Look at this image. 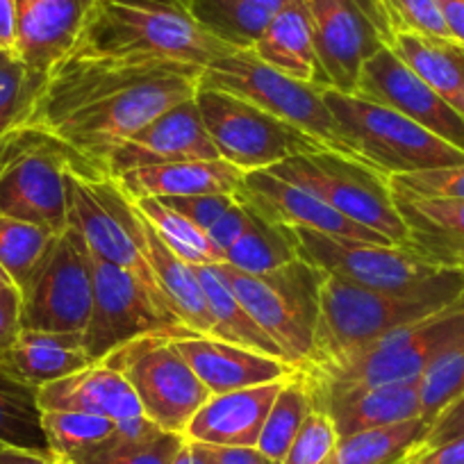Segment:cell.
<instances>
[{
    "label": "cell",
    "mask_w": 464,
    "mask_h": 464,
    "mask_svg": "<svg viewBox=\"0 0 464 464\" xmlns=\"http://www.w3.org/2000/svg\"><path fill=\"white\" fill-rule=\"evenodd\" d=\"M51 455L57 459H73L84 450L110 440L116 430V421L87 412H42Z\"/></svg>",
    "instance_id": "40"
},
{
    "label": "cell",
    "mask_w": 464,
    "mask_h": 464,
    "mask_svg": "<svg viewBox=\"0 0 464 464\" xmlns=\"http://www.w3.org/2000/svg\"><path fill=\"white\" fill-rule=\"evenodd\" d=\"M196 274H198L209 312H212L214 324H217L218 339L239 343V346H246L251 351H257V353L283 358L278 343L260 328V324L253 319L251 312L242 305L235 292L214 271V266H196Z\"/></svg>",
    "instance_id": "34"
},
{
    "label": "cell",
    "mask_w": 464,
    "mask_h": 464,
    "mask_svg": "<svg viewBox=\"0 0 464 464\" xmlns=\"http://www.w3.org/2000/svg\"><path fill=\"white\" fill-rule=\"evenodd\" d=\"M212 266L260 328L278 343L283 358L292 367H305L314 353L324 271L301 257L260 276L242 274L230 265Z\"/></svg>",
    "instance_id": "6"
},
{
    "label": "cell",
    "mask_w": 464,
    "mask_h": 464,
    "mask_svg": "<svg viewBox=\"0 0 464 464\" xmlns=\"http://www.w3.org/2000/svg\"><path fill=\"white\" fill-rule=\"evenodd\" d=\"M217 464H278L256 446H212Z\"/></svg>",
    "instance_id": "51"
},
{
    "label": "cell",
    "mask_w": 464,
    "mask_h": 464,
    "mask_svg": "<svg viewBox=\"0 0 464 464\" xmlns=\"http://www.w3.org/2000/svg\"><path fill=\"white\" fill-rule=\"evenodd\" d=\"M196 102L221 160L244 173L271 169L298 155L328 150L303 130L235 93L198 84Z\"/></svg>",
    "instance_id": "11"
},
{
    "label": "cell",
    "mask_w": 464,
    "mask_h": 464,
    "mask_svg": "<svg viewBox=\"0 0 464 464\" xmlns=\"http://www.w3.org/2000/svg\"><path fill=\"white\" fill-rule=\"evenodd\" d=\"M294 260H298V242L292 227L266 221L260 214L246 235L226 251V265L251 276L269 274Z\"/></svg>",
    "instance_id": "37"
},
{
    "label": "cell",
    "mask_w": 464,
    "mask_h": 464,
    "mask_svg": "<svg viewBox=\"0 0 464 464\" xmlns=\"http://www.w3.org/2000/svg\"><path fill=\"white\" fill-rule=\"evenodd\" d=\"M256 209L248 208V205L237 196V200H235V203L218 217V221L208 230L209 239L226 253L232 244L246 235L248 227L256 223Z\"/></svg>",
    "instance_id": "47"
},
{
    "label": "cell",
    "mask_w": 464,
    "mask_h": 464,
    "mask_svg": "<svg viewBox=\"0 0 464 464\" xmlns=\"http://www.w3.org/2000/svg\"><path fill=\"white\" fill-rule=\"evenodd\" d=\"M189 446H191V464H217L212 446L200 444V441H189Z\"/></svg>",
    "instance_id": "55"
},
{
    "label": "cell",
    "mask_w": 464,
    "mask_h": 464,
    "mask_svg": "<svg viewBox=\"0 0 464 464\" xmlns=\"http://www.w3.org/2000/svg\"><path fill=\"white\" fill-rule=\"evenodd\" d=\"M312 399H314V408L324 410L333 419L339 437L394 426V423L421 417L419 378L417 381L364 387V390H312Z\"/></svg>",
    "instance_id": "22"
},
{
    "label": "cell",
    "mask_w": 464,
    "mask_h": 464,
    "mask_svg": "<svg viewBox=\"0 0 464 464\" xmlns=\"http://www.w3.org/2000/svg\"><path fill=\"white\" fill-rule=\"evenodd\" d=\"M426 432L428 421L419 417L339 437L333 453L321 464H405L421 449Z\"/></svg>",
    "instance_id": "33"
},
{
    "label": "cell",
    "mask_w": 464,
    "mask_h": 464,
    "mask_svg": "<svg viewBox=\"0 0 464 464\" xmlns=\"http://www.w3.org/2000/svg\"><path fill=\"white\" fill-rule=\"evenodd\" d=\"M3 285H14L10 280V276L5 274V269H3V266H0V287H3Z\"/></svg>",
    "instance_id": "57"
},
{
    "label": "cell",
    "mask_w": 464,
    "mask_h": 464,
    "mask_svg": "<svg viewBox=\"0 0 464 464\" xmlns=\"http://www.w3.org/2000/svg\"><path fill=\"white\" fill-rule=\"evenodd\" d=\"M385 5L394 21L396 33L405 30V33L450 39L441 16L440 0H385Z\"/></svg>",
    "instance_id": "45"
},
{
    "label": "cell",
    "mask_w": 464,
    "mask_h": 464,
    "mask_svg": "<svg viewBox=\"0 0 464 464\" xmlns=\"http://www.w3.org/2000/svg\"><path fill=\"white\" fill-rule=\"evenodd\" d=\"M353 96L392 107L432 135L464 150V116L437 96L390 46L381 48L364 62Z\"/></svg>",
    "instance_id": "17"
},
{
    "label": "cell",
    "mask_w": 464,
    "mask_h": 464,
    "mask_svg": "<svg viewBox=\"0 0 464 464\" xmlns=\"http://www.w3.org/2000/svg\"><path fill=\"white\" fill-rule=\"evenodd\" d=\"M191 160H221L212 137L205 130L196 96L162 111L141 130L114 146L105 160V171L110 178H116L132 169Z\"/></svg>",
    "instance_id": "18"
},
{
    "label": "cell",
    "mask_w": 464,
    "mask_h": 464,
    "mask_svg": "<svg viewBox=\"0 0 464 464\" xmlns=\"http://www.w3.org/2000/svg\"><path fill=\"white\" fill-rule=\"evenodd\" d=\"M387 187L394 198L464 200V164L390 176Z\"/></svg>",
    "instance_id": "43"
},
{
    "label": "cell",
    "mask_w": 464,
    "mask_h": 464,
    "mask_svg": "<svg viewBox=\"0 0 464 464\" xmlns=\"http://www.w3.org/2000/svg\"><path fill=\"white\" fill-rule=\"evenodd\" d=\"M89 364L96 362L89 358L82 333L21 330L14 343L0 355V372L37 390Z\"/></svg>",
    "instance_id": "27"
},
{
    "label": "cell",
    "mask_w": 464,
    "mask_h": 464,
    "mask_svg": "<svg viewBox=\"0 0 464 464\" xmlns=\"http://www.w3.org/2000/svg\"><path fill=\"white\" fill-rule=\"evenodd\" d=\"M319 87L355 93L364 62L396 34L385 0H307Z\"/></svg>",
    "instance_id": "13"
},
{
    "label": "cell",
    "mask_w": 464,
    "mask_h": 464,
    "mask_svg": "<svg viewBox=\"0 0 464 464\" xmlns=\"http://www.w3.org/2000/svg\"><path fill=\"white\" fill-rule=\"evenodd\" d=\"M239 198L256 209L262 218L278 226L289 227H310V230L334 235V237L364 239V242L392 244L390 239L351 221L348 217L339 214L324 200L316 198L310 191L283 180L269 169L262 171L244 173V182L237 191Z\"/></svg>",
    "instance_id": "19"
},
{
    "label": "cell",
    "mask_w": 464,
    "mask_h": 464,
    "mask_svg": "<svg viewBox=\"0 0 464 464\" xmlns=\"http://www.w3.org/2000/svg\"><path fill=\"white\" fill-rule=\"evenodd\" d=\"M287 0H185L187 10L214 37L253 48Z\"/></svg>",
    "instance_id": "32"
},
{
    "label": "cell",
    "mask_w": 464,
    "mask_h": 464,
    "mask_svg": "<svg viewBox=\"0 0 464 464\" xmlns=\"http://www.w3.org/2000/svg\"><path fill=\"white\" fill-rule=\"evenodd\" d=\"M421 419L430 426L437 414L464 394V343L450 348L419 378Z\"/></svg>",
    "instance_id": "42"
},
{
    "label": "cell",
    "mask_w": 464,
    "mask_h": 464,
    "mask_svg": "<svg viewBox=\"0 0 464 464\" xmlns=\"http://www.w3.org/2000/svg\"><path fill=\"white\" fill-rule=\"evenodd\" d=\"M102 362L128 378L146 417L167 432L185 435L194 414L212 396L171 334H146L116 348Z\"/></svg>",
    "instance_id": "12"
},
{
    "label": "cell",
    "mask_w": 464,
    "mask_h": 464,
    "mask_svg": "<svg viewBox=\"0 0 464 464\" xmlns=\"http://www.w3.org/2000/svg\"><path fill=\"white\" fill-rule=\"evenodd\" d=\"M16 0H0V48L14 51L16 46Z\"/></svg>",
    "instance_id": "52"
},
{
    "label": "cell",
    "mask_w": 464,
    "mask_h": 464,
    "mask_svg": "<svg viewBox=\"0 0 464 464\" xmlns=\"http://www.w3.org/2000/svg\"><path fill=\"white\" fill-rule=\"evenodd\" d=\"M464 435V394L458 396L450 405H446L435 421L428 426L426 440H423L421 449H432V446L446 444L450 440H458Z\"/></svg>",
    "instance_id": "48"
},
{
    "label": "cell",
    "mask_w": 464,
    "mask_h": 464,
    "mask_svg": "<svg viewBox=\"0 0 464 464\" xmlns=\"http://www.w3.org/2000/svg\"><path fill=\"white\" fill-rule=\"evenodd\" d=\"M200 84L235 93L274 114L280 121L303 130L324 149L362 162L343 137L330 107L325 105L324 89L289 78L283 71L265 64L251 48L232 53L209 64L200 75Z\"/></svg>",
    "instance_id": "9"
},
{
    "label": "cell",
    "mask_w": 464,
    "mask_h": 464,
    "mask_svg": "<svg viewBox=\"0 0 464 464\" xmlns=\"http://www.w3.org/2000/svg\"><path fill=\"white\" fill-rule=\"evenodd\" d=\"M203 71L200 66H176L135 87L98 98L62 116L60 121L48 126L46 130L64 140L89 162L105 171V160L114 146L141 130L162 111L196 96Z\"/></svg>",
    "instance_id": "5"
},
{
    "label": "cell",
    "mask_w": 464,
    "mask_h": 464,
    "mask_svg": "<svg viewBox=\"0 0 464 464\" xmlns=\"http://www.w3.org/2000/svg\"><path fill=\"white\" fill-rule=\"evenodd\" d=\"M459 343H464V292L441 310L382 334L358 353L298 372L305 373L314 392L417 381L432 362Z\"/></svg>",
    "instance_id": "4"
},
{
    "label": "cell",
    "mask_w": 464,
    "mask_h": 464,
    "mask_svg": "<svg viewBox=\"0 0 464 464\" xmlns=\"http://www.w3.org/2000/svg\"><path fill=\"white\" fill-rule=\"evenodd\" d=\"M78 48L130 60H167L208 69L242 51L214 37L185 0H98Z\"/></svg>",
    "instance_id": "2"
},
{
    "label": "cell",
    "mask_w": 464,
    "mask_h": 464,
    "mask_svg": "<svg viewBox=\"0 0 464 464\" xmlns=\"http://www.w3.org/2000/svg\"><path fill=\"white\" fill-rule=\"evenodd\" d=\"M298 257L324 274L382 292H417L446 274L410 246L334 237L310 227H292Z\"/></svg>",
    "instance_id": "15"
},
{
    "label": "cell",
    "mask_w": 464,
    "mask_h": 464,
    "mask_svg": "<svg viewBox=\"0 0 464 464\" xmlns=\"http://www.w3.org/2000/svg\"><path fill=\"white\" fill-rule=\"evenodd\" d=\"M146 334H196L178 319L169 316L149 289L121 266L93 257V301L84 346L92 362H102L116 348L126 346Z\"/></svg>",
    "instance_id": "16"
},
{
    "label": "cell",
    "mask_w": 464,
    "mask_h": 464,
    "mask_svg": "<svg viewBox=\"0 0 464 464\" xmlns=\"http://www.w3.org/2000/svg\"><path fill=\"white\" fill-rule=\"evenodd\" d=\"M171 464H191V446H189V441L185 440V444L180 446V450H178L176 458L171 459Z\"/></svg>",
    "instance_id": "56"
},
{
    "label": "cell",
    "mask_w": 464,
    "mask_h": 464,
    "mask_svg": "<svg viewBox=\"0 0 464 464\" xmlns=\"http://www.w3.org/2000/svg\"><path fill=\"white\" fill-rule=\"evenodd\" d=\"M285 382L287 378L209 396L189 421L185 437L209 446H257L262 426Z\"/></svg>",
    "instance_id": "23"
},
{
    "label": "cell",
    "mask_w": 464,
    "mask_h": 464,
    "mask_svg": "<svg viewBox=\"0 0 464 464\" xmlns=\"http://www.w3.org/2000/svg\"><path fill=\"white\" fill-rule=\"evenodd\" d=\"M312 410H314V399H312L310 382H307L305 373L296 372L287 378L283 390L276 396L256 449L262 450L274 462L283 464L294 437L298 435L303 421Z\"/></svg>",
    "instance_id": "38"
},
{
    "label": "cell",
    "mask_w": 464,
    "mask_h": 464,
    "mask_svg": "<svg viewBox=\"0 0 464 464\" xmlns=\"http://www.w3.org/2000/svg\"><path fill=\"white\" fill-rule=\"evenodd\" d=\"M37 403L42 412H87L111 421H126L144 414L128 378L107 362L89 364L71 376L39 387Z\"/></svg>",
    "instance_id": "24"
},
{
    "label": "cell",
    "mask_w": 464,
    "mask_h": 464,
    "mask_svg": "<svg viewBox=\"0 0 464 464\" xmlns=\"http://www.w3.org/2000/svg\"><path fill=\"white\" fill-rule=\"evenodd\" d=\"M146 221L155 227L164 244L176 253L180 260L191 266H212L226 265V253L209 239L208 230L196 226L187 217L178 214L160 198H132Z\"/></svg>",
    "instance_id": "36"
},
{
    "label": "cell",
    "mask_w": 464,
    "mask_h": 464,
    "mask_svg": "<svg viewBox=\"0 0 464 464\" xmlns=\"http://www.w3.org/2000/svg\"><path fill=\"white\" fill-rule=\"evenodd\" d=\"M144 217V214H141ZM146 246H149V262L153 266V274L167 296L169 305L176 312L180 324L196 334H208L217 337V324L209 312L208 298H205L203 285H200L196 266L187 265L185 260L176 256L167 244L160 239L155 227L144 217Z\"/></svg>",
    "instance_id": "29"
},
{
    "label": "cell",
    "mask_w": 464,
    "mask_h": 464,
    "mask_svg": "<svg viewBox=\"0 0 464 464\" xmlns=\"http://www.w3.org/2000/svg\"><path fill=\"white\" fill-rule=\"evenodd\" d=\"M405 464H464V435L432 449H419Z\"/></svg>",
    "instance_id": "50"
},
{
    "label": "cell",
    "mask_w": 464,
    "mask_h": 464,
    "mask_svg": "<svg viewBox=\"0 0 464 464\" xmlns=\"http://www.w3.org/2000/svg\"><path fill=\"white\" fill-rule=\"evenodd\" d=\"M69 173L98 180L105 171L44 128L16 126L0 137V217L66 230Z\"/></svg>",
    "instance_id": "3"
},
{
    "label": "cell",
    "mask_w": 464,
    "mask_h": 464,
    "mask_svg": "<svg viewBox=\"0 0 464 464\" xmlns=\"http://www.w3.org/2000/svg\"><path fill=\"white\" fill-rule=\"evenodd\" d=\"M0 446L51 455L37 403V387L0 372Z\"/></svg>",
    "instance_id": "35"
},
{
    "label": "cell",
    "mask_w": 464,
    "mask_h": 464,
    "mask_svg": "<svg viewBox=\"0 0 464 464\" xmlns=\"http://www.w3.org/2000/svg\"><path fill=\"white\" fill-rule=\"evenodd\" d=\"M462 292L459 271H446L417 292H382L324 274L314 353L303 369L358 353L382 334L441 310Z\"/></svg>",
    "instance_id": "1"
},
{
    "label": "cell",
    "mask_w": 464,
    "mask_h": 464,
    "mask_svg": "<svg viewBox=\"0 0 464 464\" xmlns=\"http://www.w3.org/2000/svg\"><path fill=\"white\" fill-rule=\"evenodd\" d=\"M0 464H57L55 458H48V455H37L28 453V450L19 449H0Z\"/></svg>",
    "instance_id": "54"
},
{
    "label": "cell",
    "mask_w": 464,
    "mask_h": 464,
    "mask_svg": "<svg viewBox=\"0 0 464 464\" xmlns=\"http://www.w3.org/2000/svg\"><path fill=\"white\" fill-rule=\"evenodd\" d=\"M339 435L324 410L314 408L294 437L283 464H321L337 446Z\"/></svg>",
    "instance_id": "44"
},
{
    "label": "cell",
    "mask_w": 464,
    "mask_h": 464,
    "mask_svg": "<svg viewBox=\"0 0 464 464\" xmlns=\"http://www.w3.org/2000/svg\"><path fill=\"white\" fill-rule=\"evenodd\" d=\"M392 51L459 116H464V46L455 39L399 30Z\"/></svg>",
    "instance_id": "30"
},
{
    "label": "cell",
    "mask_w": 464,
    "mask_h": 464,
    "mask_svg": "<svg viewBox=\"0 0 464 464\" xmlns=\"http://www.w3.org/2000/svg\"><path fill=\"white\" fill-rule=\"evenodd\" d=\"M55 237L57 232L37 223L0 217V266L19 292L30 283Z\"/></svg>",
    "instance_id": "39"
},
{
    "label": "cell",
    "mask_w": 464,
    "mask_h": 464,
    "mask_svg": "<svg viewBox=\"0 0 464 464\" xmlns=\"http://www.w3.org/2000/svg\"><path fill=\"white\" fill-rule=\"evenodd\" d=\"M21 333V292L16 285L0 287V355Z\"/></svg>",
    "instance_id": "49"
},
{
    "label": "cell",
    "mask_w": 464,
    "mask_h": 464,
    "mask_svg": "<svg viewBox=\"0 0 464 464\" xmlns=\"http://www.w3.org/2000/svg\"><path fill=\"white\" fill-rule=\"evenodd\" d=\"M173 343L212 396L285 381L298 372L287 360L208 334L173 337Z\"/></svg>",
    "instance_id": "21"
},
{
    "label": "cell",
    "mask_w": 464,
    "mask_h": 464,
    "mask_svg": "<svg viewBox=\"0 0 464 464\" xmlns=\"http://www.w3.org/2000/svg\"><path fill=\"white\" fill-rule=\"evenodd\" d=\"M66 223L82 235L93 257L121 266L135 276L149 289L153 301L169 316L178 319L149 262L144 217L135 200L121 189L114 178L87 180L78 173H69Z\"/></svg>",
    "instance_id": "7"
},
{
    "label": "cell",
    "mask_w": 464,
    "mask_h": 464,
    "mask_svg": "<svg viewBox=\"0 0 464 464\" xmlns=\"http://www.w3.org/2000/svg\"><path fill=\"white\" fill-rule=\"evenodd\" d=\"M440 7L450 39L464 46V0H440Z\"/></svg>",
    "instance_id": "53"
},
{
    "label": "cell",
    "mask_w": 464,
    "mask_h": 464,
    "mask_svg": "<svg viewBox=\"0 0 464 464\" xmlns=\"http://www.w3.org/2000/svg\"><path fill=\"white\" fill-rule=\"evenodd\" d=\"M130 198H180V196L237 194L244 171L226 160H191V162L141 167L114 178Z\"/></svg>",
    "instance_id": "25"
},
{
    "label": "cell",
    "mask_w": 464,
    "mask_h": 464,
    "mask_svg": "<svg viewBox=\"0 0 464 464\" xmlns=\"http://www.w3.org/2000/svg\"><path fill=\"white\" fill-rule=\"evenodd\" d=\"M187 437L167 432L146 414L116 421L110 440L84 450L71 464H171Z\"/></svg>",
    "instance_id": "31"
},
{
    "label": "cell",
    "mask_w": 464,
    "mask_h": 464,
    "mask_svg": "<svg viewBox=\"0 0 464 464\" xmlns=\"http://www.w3.org/2000/svg\"><path fill=\"white\" fill-rule=\"evenodd\" d=\"M283 180L310 191L351 221L378 232L396 246H408L410 235L387 187V176L346 155L321 150L298 155L269 169Z\"/></svg>",
    "instance_id": "10"
},
{
    "label": "cell",
    "mask_w": 464,
    "mask_h": 464,
    "mask_svg": "<svg viewBox=\"0 0 464 464\" xmlns=\"http://www.w3.org/2000/svg\"><path fill=\"white\" fill-rule=\"evenodd\" d=\"M44 82L46 75L33 73L16 51L0 48V137L28 121Z\"/></svg>",
    "instance_id": "41"
},
{
    "label": "cell",
    "mask_w": 464,
    "mask_h": 464,
    "mask_svg": "<svg viewBox=\"0 0 464 464\" xmlns=\"http://www.w3.org/2000/svg\"><path fill=\"white\" fill-rule=\"evenodd\" d=\"M324 101L351 149L367 167L382 176L464 164V150L455 149L392 107L334 89H324Z\"/></svg>",
    "instance_id": "8"
},
{
    "label": "cell",
    "mask_w": 464,
    "mask_h": 464,
    "mask_svg": "<svg viewBox=\"0 0 464 464\" xmlns=\"http://www.w3.org/2000/svg\"><path fill=\"white\" fill-rule=\"evenodd\" d=\"M414 253L437 269L464 274V200L394 198Z\"/></svg>",
    "instance_id": "26"
},
{
    "label": "cell",
    "mask_w": 464,
    "mask_h": 464,
    "mask_svg": "<svg viewBox=\"0 0 464 464\" xmlns=\"http://www.w3.org/2000/svg\"><path fill=\"white\" fill-rule=\"evenodd\" d=\"M57 459V458H55ZM57 464H71V462H66V459H57Z\"/></svg>",
    "instance_id": "58"
},
{
    "label": "cell",
    "mask_w": 464,
    "mask_h": 464,
    "mask_svg": "<svg viewBox=\"0 0 464 464\" xmlns=\"http://www.w3.org/2000/svg\"><path fill=\"white\" fill-rule=\"evenodd\" d=\"M164 205L176 209L178 214L194 221L196 226L209 230L223 212L230 208L237 194H209V196H180V198H160Z\"/></svg>",
    "instance_id": "46"
},
{
    "label": "cell",
    "mask_w": 464,
    "mask_h": 464,
    "mask_svg": "<svg viewBox=\"0 0 464 464\" xmlns=\"http://www.w3.org/2000/svg\"><path fill=\"white\" fill-rule=\"evenodd\" d=\"M265 64L283 71L289 78L319 87V64L307 0H287L269 28L251 48Z\"/></svg>",
    "instance_id": "28"
},
{
    "label": "cell",
    "mask_w": 464,
    "mask_h": 464,
    "mask_svg": "<svg viewBox=\"0 0 464 464\" xmlns=\"http://www.w3.org/2000/svg\"><path fill=\"white\" fill-rule=\"evenodd\" d=\"M93 301V256L75 227L66 226L21 289V330L82 333Z\"/></svg>",
    "instance_id": "14"
},
{
    "label": "cell",
    "mask_w": 464,
    "mask_h": 464,
    "mask_svg": "<svg viewBox=\"0 0 464 464\" xmlns=\"http://www.w3.org/2000/svg\"><path fill=\"white\" fill-rule=\"evenodd\" d=\"M16 55L48 75L82 42L98 0H16Z\"/></svg>",
    "instance_id": "20"
}]
</instances>
